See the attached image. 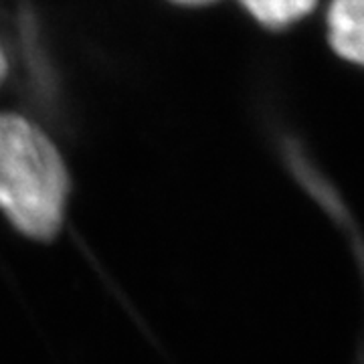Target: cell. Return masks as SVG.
Returning a JSON list of instances; mask_svg holds the SVG:
<instances>
[{
  "label": "cell",
  "mask_w": 364,
  "mask_h": 364,
  "mask_svg": "<svg viewBox=\"0 0 364 364\" xmlns=\"http://www.w3.org/2000/svg\"><path fill=\"white\" fill-rule=\"evenodd\" d=\"M69 174L61 152L35 122L0 114V213L18 233L49 241L65 219Z\"/></svg>",
  "instance_id": "1"
},
{
  "label": "cell",
  "mask_w": 364,
  "mask_h": 364,
  "mask_svg": "<svg viewBox=\"0 0 364 364\" xmlns=\"http://www.w3.org/2000/svg\"><path fill=\"white\" fill-rule=\"evenodd\" d=\"M326 35L340 59L364 67V0H330Z\"/></svg>",
  "instance_id": "2"
},
{
  "label": "cell",
  "mask_w": 364,
  "mask_h": 364,
  "mask_svg": "<svg viewBox=\"0 0 364 364\" xmlns=\"http://www.w3.org/2000/svg\"><path fill=\"white\" fill-rule=\"evenodd\" d=\"M245 13L267 28H286L312 14L320 0H239Z\"/></svg>",
  "instance_id": "3"
},
{
  "label": "cell",
  "mask_w": 364,
  "mask_h": 364,
  "mask_svg": "<svg viewBox=\"0 0 364 364\" xmlns=\"http://www.w3.org/2000/svg\"><path fill=\"white\" fill-rule=\"evenodd\" d=\"M6 75H9V55L4 51V45L0 41V85L4 83Z\"/></svg>",
  "instance_id": "4"
},
{
  "label": "cell",
  "mask_w": 364,
  "mask_h": 364,
  "mask_svg": "<svg viewBox=\"0 0 364 364\" xmlns=\"http://www.w3.org/2000/svg\"><path fill=\"white\" fill-rule=\"evenodd\" d=\"M174 4H181V6H205V4H210L215 0H170Z\"/></svg>",
  "instance_id": "5"
}]
</instances>
